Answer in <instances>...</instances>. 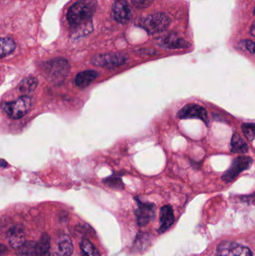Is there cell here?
<instances>
[{
  "mask_svg": "<svg viewBox=\"0 0 255 256\" xmlns=\"http://www.w3.org/2000/svg\"><path fill=\"white\" fill-rule=\"evenodd\" d=\"M95 7L94 0H80L68 9L67 20L73 37L85 36L92 30L91 18Z\"/></svg>",
  "mask_w": 255,
  "mask_h": 256,
  "instance_id": "obj_1",
  "label": "cell"
},
{
  "mask_svg": "<svg viewBox=\"0 0 255 256\" xmlns=\"http://www.w3.org/2000/svg\"><path fill=\"white\" fill-rule=\"evenodd\" d=\"M70 70V64L67 60L63 58H55L46 62L43 67L45 76L48 80L54 84L63 82Z\"/></svg>",
  "mask_w": 255,
  "mask_h": 256,
  "instance_id": "obj_2",
  "label": "cell"
},
{
  "mask_svg": "<svg viewBox=\"0 0 255 256\" xmlns=\"http://www.w3.org/2000/svg\"><path fill=\"white\" fill-rule=\"evenodd\" d=\"M33 106V99L25 96L13 102H5L1 105L3 112L13 120H19L25 116Z\"/></svg>",
  "mask_w": 255,
  "mask_h": 256,
  "instance_id": "obj_3",
  "label": "cell"
},
{
  "mask_svg": "<svg viewBox=\"0 0 255 256\" xmlns=\"http://www.w3.org/2000/svg\"><path fill=\"white\" fill-rule=\"evenodd\" d=\"M171 20L164 13H154L143 18L139 25L147 32L154 34L165 31L170 25Z\"/></svg>",
  "mask_w": 255,
  "mask_h": 256,
  "instance_id": "obj_4",
  "label": "cell"
},
{
  "mask_svg": "<svg viewBox=\"0 0 255 256\" xmlns=\"http://www.w3.org/2000/svg\"><path fill=\"white\" fill-rule=\"evenodd\" d=\"M253 164V160L250 156H240L234 160L230 168L223 174L222 180L225 183H231L245 170H249Z\"/></svg>",
  "mask_w": 255,
  "mask_h": 256,
  "instance_id": "obj_5",
  "label": "cell"
},
{
  "mask_svg": "<svg viewBox=\"0 0 255 256\" xmlns=\"http://www.w3.org/2000/svg\"><path fill=\"white\" fill-rule=\"evenodd\" d=\"M127 61V57L124 54L112 52L95 56L91 58V63L97 67L114 68L125 64Z\"/></svg>",
  "mask_w": 255,
  "mask_h": 256,
  "instance_id": "obj_6",
  "label": "cell"
},
{
  "mask_svg": "<svg viewBox=\"0 0 255 256\" xmlns=\"http://www.w3.org/2000/svg\"><path fill=\"white\" fill-rule=\"evenodd\" d=\"M177 116H178V118H181V120L196 118V120H202L206 124V126H208V123H209L206 109L200 105L195 104L185 105L184 108L180 110Z\"/></svg>",
  "mask_w": 255,
  "mask_h": 256,
  "instance_id": "obj_7",
  "label": "cell"
},
{
  "mask_svg": "<svg viewBox=\"0 0 255 256\" xmlns=\"http://www.w3.org/2000/svg\"><path fill=\"white\" fill-rule=\"evenodd\" d=\"M219 256H254L251 250L232 242H224L217 248Z\"/></svg>",
  "mask_w": 255,
  "mask_h": 256,
  "instance_id": "obj_8",
  "label": "cell"
},
{
  "mask_svg": "<svg viewBox=\"0 0 255 256\" xmlns=\"http://www.w3.org/2000/svg\"><path fill=\"white\" fill-rule=\"evenodd\" d=\"M137 208L135 210L136 220L141 226L147 225L154 220L155 216V206L153 203L142 202L136 198Z\"/></svg>",
  "mask_w": 255,
  "mask_h": 256,
  "instance_id": "obj_9",
  "label": "cell"
},
{
  "mask_svg": "<svg viewBox=\"0 0 255 256\" xmlns=\"http://www.w3.org/2000/svg\"><path fill=\"white\" fill-rule=\"evenodd\" d=\"M73 250V244L70 238L61 234L55 239L51 250L52 256H70Z\"/></svg>",
  "mask_w": 255,
  "mask_h": 256,
  "instance_id": "obj_10",
  "label": "cell"
},
{
  "mask_svg": "<svg viewBox=\"0 0 255 256\" xmlns=\"http://www.w3.org/2000/svg\"><path fill=\"white\" fill-rule=\"evenodd\" d=\"M112 12L115 20L121 24H127L131 18V10L126 0H115Z\"/></svg>",
  "mask_w": 255,
  "mask_h": 256,
  "instance_id": "obj_11",
  "label": "cell"
},
{
  "mask_svg": "<svg viewBox=\"0 0 255 256\" xmlns=\"http://www.w3.org/2000/svg\"><path fill=\"white\" fill-rule=\"evenodd\" d=\"M160 227L159 232L160 233L167 231L175 222V214L171 206H165L160 210Z\"/></svg>",
  "mask_w": 255,
  "mask_h": 256,
  "instance_id": "obj_12",
  "label": "cell"
},
{
  "mask_svg": "<svg viewBox=\"0 0 255 256\" xmlns=\"http://www.w3.org/2000/svg\"><path fill=\"white\" fill-rule=\"evenodd\" d=\"M99 76L98 72L95 70H89L80 72L76 75L75 78V84L79 88H85L88 86L91 82H94Z\"/></svg>",
  "mask_w": 255,
  "mask_h": 256,
  "instance_id": "obj_13",
  "label": "cell"
},
{
  "mask_svg": "<svg viewBox=\"0 0 255 256\" xmlns=\"http://www.w3.org/2000/svg\"><path fill=\"white\" fill-rule=\"evenodd\" d=\"M230 150L234 154H247L249 152L248 144L238 132L234 134L231 140Z\"/></svg>",
  "mask_w": 255,
  "mask_h": 256,
  "instance_id": "obj_14",
  "label": "cell"
},
{
  "mask_svg": "<svg viewBox=\"0 0 255 256\" xmlns=\"http://www.w3.org/2000/svg\"><path fill=\"white\" fill-rule=\"evenodd\" d=\"M37 256H49L50 254V239L46 233H43L36 245Z\"/></svg>",
  "mask_w": 255,
  "mask_h": 256,
  "instance_id": "obj_15",
  "label": "cell"
},
{
  "mask_svg": "<svg viewBox=\"0 0 255 256\" xmlns=\"http://www.w3.org/2000/svg\"><path fill=\"white\" fill-rule=\"evenodd\" d=\"M8 242L13 248H19L25 242L23 232L19 228H12L8 234Z\"/></svg>",
  "mask_w": 255,
  "mask_h": 256,
  "instance_id": "obj_16",
  "label": "cell"
},
{
  "mask_svg": "<svg viewBox=\"0 0 255 256\" xmlns=\"http://www.w3.org/2000/svg\"><path fill=\"white\" fill-rule=\"evenodd\" d=\"M16 43L10 38H0V58H4L14 51Z\"/></svg>",
  "mask_w": 255,
  "mask_h": 256,
  "instance_id": "obj_17",
  "label": "cell"
},
{
  "mask_svg": "<svg viewBox=\"0 0 255 256\" xmlns=\"http://www.w3.org/2000/svg\"><path fill=\"white\" fill-rule=\"evenodd\" d=\"M38 86V80L35 78H25L18 85V90L20 92L30 93L34 92Z\"/></svg>",
  "mask_w": 255,
  "mask_h": 256,
  "instance_id": "obj_18",
  "label": "cell"
},
{
  "mask_svg": "<svg viewBox=\"0 0 255 256\" xmlns=\"http://www.w3.org/2000/svg\"><path fill=\"white\" fill-rule=\"evenodd\" d=\"M81 256H100L94 245L86 239H84L80 243Z\"/></svg>",
  "mask_w": 255,
  "mask_h": 256,
  "instance_id": "obj_19",
  "label": "cell"
},
{
  "mask_svg": "<svg viewBox=\"0 0 255 256\" xmlns=\"http://www.w3.org/2000/svg\"><path fill=\"white\" fill-rule=\"evenodd\" d=\"M103 183L109 188L115 190H122L124 188V184L121 180V177L118 176H112L103 180Z\"/></svg>",
  "mask_w": 255,
  "mask_h": 256,
  "instance_id": "obj_20",
  "label": "cell"
},
{
  "mask_svg": "<svg viewBox=\"0 0 255 256\" xmlns=\"http://www.w3.org/2000/svg\"><path fill=\"white\" fill-rule=\"evenodd\" d=\"M163 46L165 48H172V49H176V48H182L185 46L184 40L181 39L175 38L173 37H169L162 42Z\"/></svg>",
  "mask_w": 255,
  "mask_h": 256,
  "instance_id": "obj_21",
  "label": "cell"
},
{
  "mask_svg": "<svg viewBox=\"0 0 255 256\" xmlns=\"http://www.w3.org/2000/svg\"><path fill=\"white\" fill-rule=\"evenodd\" d=\"M244 135L249 141L253 142L255 138V124L254 123H244L241 126Z\"/></svg>",
  "mask_w": 255,
  "mask_h": 256,
  "instance_id": "obj_22",
  "label": "cell"
},
{
  "mask_svg": "<svg viewBox=\"0 0 255 256\" xmlns=\"http://www.w3.org/2000/svg\"><path fill=\"white\" fill-rule=\"evenodd\" d=\"M154 1V0H132V3L137 8L143 9L151 6Z\"/></svg>",
  "mask_w": 255,
  "mask_h": 256,
  "instance_id": "obj_23",
  "label": "cell"
},
{
  "mask_svg": "<svg viewBox=\"0 0 255 256\" xmlns=\"http://www.w3.org/2000/svg\"><path fill=\"white\" fill-rule=\"evenodd\" d=\"M244 45H245L246 49H247L249 52H251L252 54H255L254 42H252V40H246Z\"/></svg>",
  "mask_w": 255,
  "mask_h": 256,
  "instance_id": "obj_24",
  "label": "cell"
},
{
  "mask_svg": "<svg viewBox=\"0 0 255 256\" xmlns=\"http://www.w3.org/2000/svg\"><path fill=\"white\" fill-rule=\"evenodd\" d=\"M6 250H7V248H6L4 244H0V255L4 254Z\"/></svg>",
  "mask_w": 255,
  "mask_h": 256,
  "instance_id": "obj_25",
  "label": "cell"
},
{
  "mask_svg": "<svg viewBox=\"0 0 255 256\" xmlns=\"http://www.w3.org/2000/svg\"><path fill=\"white\" fill-rule=\"evenodd\" d=\"M7 165V162H5L4 160H0V166H1V167H6Z\"/></svg>",
  "mask_w": 255,
  "mask_h": 256,
  "instance_id": "obj_26",
  "label": "cell"
},
{
  "mask_svg": "<svg viewBox=\"0 0 255 256\" xmlns=\"http://www.w3.org/2000/svg\"><path fill=\"white\" fill-rule=\"evenodd\" d=\"M252 36H255V25L253 24V26H252Z\"/></svg>",
  "mask_w": 255,
  "mask_h": 256,
  "instance_id": "obj_27",
  "label": "cell"
}]
</instances>
